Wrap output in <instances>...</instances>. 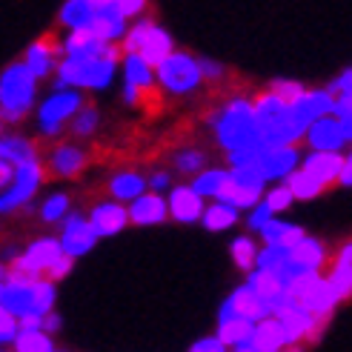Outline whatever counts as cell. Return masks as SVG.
Segmentation results:
<instances>
[{
  "label": "cell",
  "instance_id": "obj_11",
  "mask_svg": "<svg viewBox=\"0 0 352 352\" xmlns=\"http://www.w3.org/2000/svg\"><path fill=\"white\" fill-rule=\"evenodd\" d=\"M275 318L280 321V329H284V341H287V346L301 344L304 338L318 341V336H321V321L315 318L312 312H307L298 301L289 304L287 309H280Z\"/></svg>",
  "mask_w": 352,
  "mask_h": 352
},
{
  "label": "cell",
  "instance_id": "obj_31",
  "mask_svg": "<svg viewBox=\"0 0 352 352\" xmlns=\"http://www.w3.org/2000/svg\"><path fill=\"white\" fill-rule=\"evenodd\" d=\"M209 232H223V230H232L238 223V209L232 204H223V201H215L212 206H204V212L198 218Z\"/></svg>",
  "mask_w": 352,
  "mask_h": 352
},
{
  "label": "cell",
  "instance_id": "obj_19",
  "mask_svg": "<svg viewBox=\"0 0 352 352\" xmlns=\"http://www.w3.org/2000/svg\"><path fill=\"white\" fill-rule=\"evenodd\" d=\"M129 21L120 14V9L112 3V6H95V14H92V23H89V32L98 34L100 41L107 43H118L126 32Z\"/></svg>",
  "mask_w": 352,
  "mask_h": 352
},
{
  "label": "cell",
  "instance_id": "obj_46",
  "mask_svg": "<svg viewBox=\"0 0 352 352\" xmlns=\"http://www.w3.org/2000/svg\"><path fill=\"white\" fill-rule=\"evenodd\" d=\"M72 267H75V258H69V255L60 252L55 261L49 263V270H46L49 272V280H63L69 272H72Z\"/></svg>",
  "mask_w": 352,
  "mask_h": 352
},
{
  "label": "cell",
  "instance_id": "obj_58",
  "mask_svg": "<svg viewBox=\"0 0 352 352\" xmlns=\"http://www.w3.org/2000/svg\"><path fill=\"white\" fill-rule=\"evenodd\" d=\"M232 352H258V349H255V344H252V338H250V341L235 344V346H232Z\"/></svg>",
  "mask_w": 352,
  "mask_h": 352
},
{
  "label": "cell",
  "instance_id": "obj_29",
  "mask_svg": "<svg viewBox=\"0 0 352 352\" xmlns=\"http://www.w3.org/2000/svg\"><path fill=\"white\" fill-rule=\"evenodd\" d=\"M289 258L295 263H301V267L307 270H324V263H327V250H324V243L321 241H315V238H301L298 243L289 246Z\"/></svg>",
  "mask_w": 352,
  "mask_h": 352
},
{
  "label": "cell",
  "instance_id": "obj_61",
  "mask_svg": "<svg viewBox=\"0 0 352 352\" xmlns=\"http://www.w3.org/2000/svg\"><path fill=\"white\" fill-rule=\"evenodd\" d=\"M275 352H284V349H275ZM289 352H301V349H298V346L292 344V349H289Z\"/></svg>",
  "mask_w": 352,
  "mask_h": 352
},
{
  "label": "cell",
  "instance_id": "obj_1",
  "mask_svg": "<svg viewBox=\"0 0 352 352\" xmlns=\"http://www.w3.org/2000/svg\"><path fill=\"white\" fill-rule=\"evenodd\" d=\"M212 129H215V140L221 144L223 152L263 146L258 126H255L252 100H246V98H232L223 109H218L212 115Z\"/></svg>",
  "mask_w": 352,
  "mask_h": 352
},
{
  "label": "cell",
  "instance_id": "obj_10",
  "mask_svg": "<svg viewBox=\"0 0 352 352\" xmlns=\"http://www.w3.org/2000/svg\"><path fill=\"white\" fill-rule=\"evenodd\" d=\"M58 55L83 60V58H100V55H120V49L115 43L100 41L89 29H69V34L58 43Z\"/></svg>",
  "mask_w": 352,
  "mask_h": 352
},
{
  "label": "cell",
  "instance_id": "obj_34",
  "mask_svg": "<svg viewBox=\"0 0 352 352\" xmlns=\"http://www.w3.org/2000/svg\"><path fill=\"white\" fill-rule=\"evenodd\" d=\"M92 14H95V6L89 3V0H66V3L60 6L58 21L66 29H89Z\"/></svg>",
  "mask_w": 352,
  "mask_h": 352
},
{
  "label": "cell",
  "instance_id": "obj_53",
  "mask_svg": "<svg viewBox=\"0 0 352 352\" xmlns=\"http://www.w3.org/2000/svg\"><path fill=\"white\" fill-rule=\"evenodd\" d=\"M43 327V315L38 312H26L17 318V329H41Z\"/></svg>",
  "mask_w": 352,
  "mask_h": 352
},
{
  "label": "cell",
  "instance_id": "obj_54",
  "mask_svg": "<svg viewBox=\"0 0 352 352\" xmlns=\"http://www.w3.org/2000/svg\"><path fill=\"white\" fill-rule=\"evenodd\" d=\"M60 327H63V318H60L58 312H52V309H49V312L43 315V327H41V329H43V332H49V336H52V332H58Z\"/></svg>",
  "mask_w": 352,
  "mask_h": 352
},
{
  "label": "cell",
  "instance_id": "obj_63",
  "mask_svg": "<svg viewBox=\"0 0 352 352\" xmlns=\"http://www.w3.org/2000/svg\"><path fill=\"white\" fill-rule=\"evenodd\" d=\"M52 352H55V349H52Z\"/></svg>",
  "mask_w": 352,
  "mask_h": 352
},
{
  "label": "cell",
  "instance_id": "obj_50",
  "mask_svg": "<svg viewBox=\"0 0 352 352\" xmlns=\"http://www.w3.org/2000/svg\"><path fill=\"white\" fill-rule=\"evenodd\" d=\"M198 69H201V78H204V80H221V78L226 75L223 63L209 60V58H198Z\"/></svg>",
  "mask_w": 352,
  "mask_h": 352
},
{
  "label": "cell",
  "instance_id": "obj_42",
  "mask_svg": "<svg viewBox=\"0 0 352 352\" xmlns=\"http://www.w3.org/2000/svg\"><path fill=\"white\" fill-rule=\"evenodd\" d=\"M72 132L78 135V138H89V135H95V129H98V109H92V107H80L72 118Z\"/></svg>",
  "mask_w": 352,
  "mask_h": 352
},
{
  "label": "cell",
  "instance_id": "obj_15",
  "mask_svg": "<svg viewBox=\"0 0 352 352\" xmlns=\"http://www.w3.org/2000/svg\"><path fill=\"white\" fill-rule=\"evenodd\" d=\"M338 301H341V298H338L336 287H332L324 275L315 278V280H312V287H309L301 298H298V304H301L307 312H312L318 321H324L327 315H332V309H336Z\"/></svg>",
  "mask_w": 352,
  "mask_h": 352
},
{
  "label": "cell",
  "instance_id": "obj_24",
  "mask_svg": "<svg viewBox=\"0 0 352 352\" xmlns=\"http://www.w3.org/2000/svg\"><path fill=\"white\" fill-rule=\"evenodd\" d=\"M123 83L146 95L155 86V66H149L138 52H123Z\"/></svg>",
  "mask_w": 352,
  "mask_h": 352
},
{
  "label": "cell",
  "instance_id": "obj_27",
  "mask_svg": "<svg viewBox=\"0 0 352 352\" xmlns=\"http://www.w3.org/2000/svg\"><path fill=\"white\" fill-rule=\"evenodd\" d=\"M258 232H261V238L267 241V243L287 246V250H289L292 243H298V241H301V238L307 235V232L301 230V226H295V223H289V221H278L275 215H272L267 223H263Z\"/></svg>",
  "mask_w": 352,
  "mask_h": 352
},
{
  "label": "cell",
  "instance_id": "obj_44",
  "mask_svg": "<svg viewBox=\"0 0 352 352\" xmlns=\"http://www.w3.org/2000/svg\"><path fill=\"white\" fill-rule=\"evenodd\" d=\"M175 166H178V172H184V175H195L206 166V155L201 149H184V152L175 155Z\"/></svg>",
  "mask_w": 352,
  "mask_h": 352
},
{
  "label": "cell",
  "instance_id": "obj_32",
  "mask_svg": "<svg viewBox=\"0 0 352 352\" xmlns=\"http://www.w3.org/2000/svg\"><path fill=\"white\" fill-rule=\"evenodd\" d=\"M327 280H329L332 287H336L338 298H346V295H349V289H352V246H349V243L341 246L338 258L332 261V270H329Z\"/></svg>",
  "mask_w": 352,
  "mask_h": 352
},
{
  "label": "cell",
  "instance_id": "obj_25",
  "mask_svg": "<svg viewBox=\"0 0 352 352\" xmlns=\"http://www.w3.org/2000/svg\"><path fill=\"white\" fill-rule=\"evenodd\" d=\"M226 301H230V307L235 309V315H241V318H250V321H261V318H267V315H272L270 304L263 301V298H258L246 284L238 287L230 298H226Z\"/></svg>",
  "mask_w": 352,
  "mask_h": 352
},
{
  "label": "cell",
  "instance_id": "obj_37",
  "mask_svg": "<svg viewBox=\"0 0 352 352\" xmlns=\"http://www.w3.org/2000/svg\"><path fill=\"white\" fill-rule=\"evenodd\" d=\"M226 178H230V169H201V172H195V181L189 186L195 189L201 198H218Z\"/></svg>",
  "mask_w": 352,
  "mask_h": 352
},
{
  "label": "cell",
  "instance_id": "obj_14",
  "mask_svg": "<svg viewBox=\"0 0 352 352\" xmlns=\"http://www.w3.org/2000/svg\"><path fill=\"white\" fill-rule=\"evenodd\" d=\"M332 100H336V98H332L327 89H304L301 95L289 103V112H292L298 126L307 129L315 118L332 112Z\"/></svg>",
  "mask_w": 352,
  "mask_h": 352
},
{
  "label": "cell",
  "instance_id": "obj_12",
  "mask_svg": "<svg viewBox=\"0 0 352 352\" xmlns=\"http://www.w3.org/2000/svg\"><path fill=\"white\" fill-rule=\"evenodd\" d=\"M60 252L69 255V258H80L86 252H92L95 250V243H98V235L95 230L89 226V221L80 218V215H69L66 212V221H63V235H60Z\"/></svg>",
  "mask_w": 352,
  "mask_h": 352
},
{
  "label": "cell",
  "instance_id": "obj_9",
  "mask_svg": "<svg viewBox=\"0 0 352 352\" xmlns=\"http://www.w3.org/2000/svg\"><path fill=\"white\" fill-rule=\"evenodd\" d=\"M304 138H307V144L318 152H341L349 144L352 132L344 129V123L336 115H321L304 129Z\"/></svg>",
  "mask_w": 352,
  "mask_h": 352
},
{
  "label": "cell",
  "instance_id": "obj_41",
  "mask_svg": "<svg viewBox=\"0 0 352 352\" xmlns=\"http://www.w3.org/2000/svg\"><path fill=\"white\" fill-rule=\"evenodd\" d=\"M263 204H267L270 209H272V215H278V212H287V209L292 206V192H289V186L284 184V181H278V186H272V189H263Z\"/></svg>",
  "mask_w": 352,
  "mask_h": 352
},
{
  "label": "cell",
  "instance_id": "obj_20",
  "mask_svg": "<svg viewBox=\"0 0 352 352\" xmlns=\"http://www.w3.org/2000/svg\"><path fill=\"white\" fill-rule=\"evenodd\" d=\"M252 327H255V321L235 315V309L230 307V301H223L221 315H218V338H221V344L235 346L241 341H250L252 338Z\"/></svg>",
  "mask_w": 352,
  "mask_h": 352
},
{
  "label": "cell",
  "instance_id": "obj_23",
  "mask_svg": "<svg viewBox=\"0 0 352 352\" xmlns=\"http://www.w3.org/2000/svg\"><path fill=\"white\" fill-rule=\"evenodd\" d=\"M23 63L34 78L43 80V78H49L52 72H55V66H58V46H49V41H34L26 49Z\"/></svg>",
  "mask_w": 352,
  "mask_h": 352
},
{
  "label": "cell",
  "instance_id": "obj_43",
  "mask_svg": "<svg viewBox=\"0 0 352 352\" xmlns=\"http://www.w3.org/2000/svg\"><path fill=\"white\" fill-rule=\"evenodd\" d=\"M69 212V195H63V192H58V195H52L49 201H43L41 206V218L46 223H55V221H63Z\"/></svg>",
  "mask_w": 352,
  "mask_h": 352
},
{
  "label": "cell",
  "instance_id": "obj_38",
  "mask_svg": "<svg viewBox=\"0 0 352 352\" xmlns=\"http://www.w3.org/2000/svg\"><path fill=\"white\" fill-rule=\"evenodd\" d=\"M14 341V352H52V336L43 329H17Z\"/></svg>",
  "mask_w": 352,
  "mask_h": 352
},
{
  "label": "cell",
  "instance_id": "obj_56",
  "mask_svg": "<svg viewBox=\"0 0 352 352\" xmlns=\"http://www.w3.org/2000/svg\"><path fill=\"white\" fill-rule=\"evenodd\" d=\"M341 186H349L352 184V157H344V166L338 172V178H336Z\"/></svg>",
  "mask_w": 352,
  "mask_h": 352
},
{
  "label": "cell",
  "instance_id": "obj_16",
  "mask_svg": "<svg viewBox=\"0 0 352 352\" xmlns=\"http://www.w3.org/2000/svg\"><path fill=\"white\" fill-rule=\"evenodd\" d=\"M86 221H89L98 238H112L123 232V226L129 223V215H126V206H120V201H109V204H98Z\"/></svg>",
  "mask_w": 352,
  "mask_h": 352
},
{
  "label": "cell",
  "instance_id": "obj_21",
  "mask_svg": "<svg viewBox=\"0 0 352 352\" xmlns=\"http://www.w3.org/2000/svg\"><path fill=\"white\" fill-rule=\"evenodd\" d=\"M298 166L307 169L312 178H318L324 184V189H327L329 184H336L338 172L344 166V155L341 152H318V149H312Z\"/></svg>",
  "mask_w": 352,
  "mask_h": 352
},
{
  "label": "cell",
  "instance_id": "obj_30",
  "mask_svg": "<svg viewBox=\"0 0 352 352\" xmlns=\"http://www.w3.org/2000/svg\"><path fill=\"white\" fill-rule=\"evenodd\" d=\"M34 157H38V152H34L32 140L17 138V135H0V161L21 166L26 161H34Z\"/></svg>",
  "mask_w": 352,
  "mask_h": 352
},
{
  "label": "cell",
  "instance_id": "obj_39",
  "mask_svg": "<svg viewBox=\"0 0 352 352\" xmlns=\"http://www.w3.org/2000/svg\"><path fill=\"white\" fill-rule=\"evenodd\" d=\"M289 261V250L287 246H275V243H267L263 250H258V255H255V267H261V270H270V272H280V267Z\"/></svg>",
  "mask_w": 352,
  "mask_h": 352
},
{
  "label": "cell",
  "instance_id": "obj_13",
  "mask_svg": "<svg viewBox=\"0 0 352 352\" xmlns=\"http://www.w3.org/2000/svg\"><path fill=\"white\" fill-rule=\"evenodd\" d=\"M60 255V243L55 238H41L34 241L23 255H17L12 263V272H21V275H43L49 270V263Z\"/></svg>",
  "mask_w": 352,
  "mask_h": 352
},
{
  "label": "cell",
  "instance_id": "obj_48",
  "mask_svg": "<svg viewBox=\"0 0 352 352\" xmlns=\"http://www.w3.org/2000/svg\"><path fill=\"white\" fill-rule=\"evenodd\" d=\"M327 92H329L332 98H336V95H352V69H349V66L327 86Z\"/></svg>",
  "mask_w": 352,
  "mask_h": 352
},
{
  "label": "cell",
  "instance_id": "obj_47",
  "mask_svg": "<svg viewBox=\"0 0 352 352\" xmlns=\"http://www.w3.org/2000/svg\"><path fill=\"white\" fill-rule=\"evenodd\" d=\"M14 336H17V318L0 307V344H9Z\"/></svg>",
  "mask_w": 352,
  "mask_h": 352
},
{
  "label": "cell",
  "instance_id": "obj_7",
  "mask_svg": "<svg viewBox=\"0 0 352 352\" xmlns=\"http://www.w3.org/2000/svg\"><path fill=\"white\" fill-rule=\"evenodd\" d=\"M83 107V95L80 89H72V86H66V89H55L38 109V123H41V132L55 138L63 123L72 118L78 109Z\"/></svg>",
  "mask_w": 352,
  "mask_h": 352
},
{
  "label": "cell",
  "instance_id": "obj_8",
  "mask_svg": "<svg viewBox=\"0 0 352 352\" xmlns=\"http://www.w3.org/2000/svg\"><path fill=\"white\" fill-rule=\"evenodd\" d=\"M301 164V155H298V149H295V144H275V146H267L263 144L261 149H258V161H255V166L261 169V175H263V181H284L287 175Z\"/></svg>",
  "mask_w": 352,
  "mask_h": 352
},
{
  "label": "cell",
  "instance_id": "obj_22",
  "mask_svg": "<svg viewBox=\"0 0 352 352\" xmlns=\"http://www.w3.org/2000/svg\"><path fill=\"white\" fill-rule=\"evenodd\" d=\"M172 49H175L172 34H169L164 26H157V23L152 21L149 29H146V34H144V41H140V46H138V55L144 58L149 66H157Z\"/></svg>",
  "mask_w": 352,
  "mask_h": 352
},
{
  "label": "cell",
  "instance_id": "obj_3",
  "mask_svg": "<svg viewBox=\"0 0 352 352\" xmlns=\"http://www.w3.org/2000/svg\"><path fill=\"white\" fill-rule=\"evenodd\" d=\"M118 58L120 55H100V58H83V60H72L63 58L55 66V89H92L100 92L115 80L118 72Z\"/></svg>",
  "mask_w": 352,
  "mask_h": 352
},
{
  "label": "cell",
  "instance_id": "obj_60",
  "mask_svg": "<svg viewBox=\"0 0 352 352\" xmlns=\"http://www.w3.org/2000/svg\"><path fill=\"white\" fill-rule=\"evenodd\" d=\"M3 280H6V270L0 267V287H3Z\"/></svg>",
  "mask_w": 352,
  "mask_h": 352
},
{
  "label": "cell",
  "instance_id": "obj_62",
  "mask_svg": "<svg viewBox=\"0 0 352 352\" xmlns=\"http://www.w3.org/2000/svg\"><path fill=\"white\" fill-rule=\"evenodd\" d=\"M0 135H3V120H0Z\"/></svg>",
  "mask_w": 352,
  "mask_h": 352
},
{
  "label": "cell",
  "instance_id": "obj_33",
  "mask_svg": "<svg viewBox=\"0 0 352 352\" xmlns=\"http://www.w3.org/2000/svg\"><path fill=\"white\" fill-rule=\"evenodd\" d=\"M284 184L289 186V192H292L295 201H312V198H318L321 192H324V184H321L318 178H312L307 169H298V166L287 175Z\"/></svg>",
  "mask_w": 352,
  "mask_h": 352
},
{
  "label": "cell",
  "instance_id": "obj_36",
  "mask_svg": "<svg viewBox=\"0 0 352 352\" xmlns=\"http://www.w3.org/2000/svg\"><path fill=\"white\" fill-rule=\"evenodd\" d=\"M246 287H250L258 298H263L267 304H272V298H275L280 289H284L275 272L261 270V267H252V270H250V275H246Z\"/></svg>",
  "mask_w": 352,
  "mask_h": 352
},
{
  "label": "cell",
  "instance_id": "obj_49",
  "mask_svg": "<svg viewBox=\"0 0 352 352\" xmlns=\"http://www.w3.org/2000/svg\"><path fill=\"white\" fill-rule=\"evenodd\" d=\"M270 218H272V209H270L267 204H263V201H258V204L252 206V215H250V218H246V223H250V230H252V232H258V230H261V226H263V223H267Z\"/></svg>",
  "mask_w": 352,
  "mask_h": 352
},
{
  "label": "cell",
  "instance_id": "obj_17",
  "mask_svg": "<svg viewBox=\"0 0 352 352\" xmlns=\"http://www.w3.org/2000/svg\"><path fill=\"white\" fill-rule=\"evenodd\" d=\"M166 212L178 223H195L201 218V212H204V198L192 186H175L169 192Z\"/></svg>",
  "mask_w": 352,
  "mask_h": 352
},
{
  "label": "cell",
  "instance_id": "obj_57",
  "mask_svg": "<svg viewBox=\"0 0 352 352\" xmlns=\"http://www.w3.org/2000/svg\"><path fill=\"white\" fill-rule=\"evenodd\" d=\"M12 175H14V166H12V164H6V161H0V192H3V189L9 186Z\"/></svg>",
  "mask_w": 352,
  "mask_h": 352
},
{
  "label": "cell",
  "instance_id": "obj_45",
  "mask_svg": "<svg viewBox=\"0 0 352 352\" xmlns=\"http://www.w3.org/2000/svg\"><path fill=\"white\" fill-rule=\"evenodd\" d=\"M304 89H307V86H304L301 80H289V78H278V80L270 83V92H272L275 98H280L284 103H292Z\"/></svg>",
  "mask_w": 352,
  "mask_h": 352
},
{
  "label": "cell",
  "instance_id": "obj_52",
  "mask_svg": "<svg viewBox=\"0 0 352 352\" xmlns=\"http://www.w3.org/2000/svg\"><path fill=\"white\" fill-rule=\"evenodd\" d=\"M226 349H230V346L221 344V338L215 336V338H201V341H195L189 352H226Z\"/></svg>",
  "mask_w": 352,
  "mask_h": 352
},
{
  "label": "cell",
  "instance_id": "obj_6",
  "mask_svg": "<svg viewBox=\"0 0 352 352\" xmlns=\"http://www.w3.org/2000/svg\"><path fill=\"white\" fill-rule=\"evenodd\" d=\"M41 181H43V169L38 164V157H34V161L21 164V166H14V175H12L9 186L0 192V215L14 212V209L26 206L34 198V192H38Z\"/></svg>",
  "mask_w": 352,
  "mask_h": 352
},
{
  "label": "cell",
  "instance_id": "obj_59",
  "mask_svg": "<svg viewBox=\"0 0 352 352\" xmlns=\"http://www.w3.org/2000/svg\"><path fill=\"white\" fill-rule=\"evenodd\" d=\"M89 3H92V6H112L115 0H89Z\"/></svg>",
  "mask_w": 352,
  "mask_h": 352
},
{
  "label": "cell",
  "instance_id": "obj_18",
  "mask_svg": "<svg viewBox=\"0 0 352 352\" xmlns=\"http://www.w3.org/2000/svg\"><path fill=\"white\" fill-rule=\"evenodd\" d=\"M126 215L138 226H155V223H164L169 218L166 201L157 195V192H140L138 198H132V206L126 209Z\"/></svg>",
  "mask_w": 352,
  "mask_h": 352
},
{
  "label": "cell",
  "instance_id": "obj_5",
  "mask_svg": "<svg viewBox=\"0 0 352 352\" xmlns=\"http://www.w3.org/2000/svg\"><path fill=\"white\" fill-rule=\"evenodd\" d=\"M201 80L204 78L198 69V58L189 55V52L172 49L155 66V83H161V89H166L169 95H192L201 86Z\"/></svg>",
  "mask_w": 352,
  "mask_h": 352
},
{
  "label": "cell",
  "instance_id": "obj_28",
  "mask_svg": "<svg viewBox=\"0 0 352 352\" xmlns=\"http://www.w3.org/2000/svg\"><path fill=\"white\" fill-rule=\"evenodd\" d=\"M83 164H86L83 149H78V146H72V144L58 146L55 152H52V157H49L52 172L60 175V178H72V175H78V172L83 169Z\"/></svg>",
  "mask_w": 352,
  "mask_h": 352
},
{
  "label": "cell",
  "instance_id": "obj_2",
  "mask_svg": "<svg viewBox=\"0 0 352 352\" xmlns=\"http://www.w3.org/2000/svg\"><path fill=\"white\" fill-rule=\"evenodd\" d=\"M252 112H255L258 135H261V140L267 146H275V144H298V140L304 138V129L298 126L292 112H289V103L275 98L272 92L258 95L255 103H252Z\"/></svg>",
  "mask_w": 352,
  "mask_h": 352
},
{
  "label": "cell",
  "instance_id": "obj_4",
  "mask_svg": "<svg viewBox=\"0 0 352 352\" xmlns=\"http://www.w3.org/2000/svg\"><path fill=\"white\" fill-rule=\"evenodd\" d=\"M38 98V78H34L23 60L3 69L0 75V120L17 123L29 115Z\"/></svg>",
  "mask_w": 352,
  "mask_h": 352
},
{
  "label": "cell",
  "instance_id": "obj_26",
  "mask_svg": "<svg viewBox=\"0 0 352 352\" xmlns=\"http://www.w3.org/2000/svg\"><path fill=\"white\" fill-rule=\"evenodd\" d=\"M252 344L258 352H275V349H284V329H280V321L275 315H267V318L255 321L252 327Z\"/></svg>",
  "mask_w": 352,
  "mask_h": 352
},
{
  "label": "cell",
  "instance_id": "obj_55",
  "mask_svg": "<svg viewBox=\"0 0 352 352\" xmlns=\"http://www.w3.org/2000/svg\"><path fill=\"white\" fill-rule=\"evenodd\" d=\"M146 186H149V189H155V192H164V189H169V175H166V172H155L152 178L146 181Z\"/></svg>",
  "mask_w": 352,
  "mask_h": 352
},
{
  "label": "cell",
  "instance_id": "obj_51",
  "mask_svg": "<svg viewBox=\"0 0 352 352\" xmlns=\"http://www.w3.org/2000/svg\"><path fill=\"white\" fill-rule=\"evenodd\" d=\"M149 0H115V6L120 9V14L126 17V21H132V17H140L144 14Z\"/></svg>",
  "mask_w": 352,
  "mask_h": 352
},
{
  "label": "cell",
  "instance_id": "obj_35",
  "mask_svg": "<svg viewBox=\"0 0 352 352\" xmlns=\"http://www.w3.org/2000/svg\"><path fill=\"white\" fill-rule=\"evenodd\" d=\"M109 192L115 201H132L140 192H146V178L138 172H120L109 181Z\"/></svg>",
  "mask_w": 352,
  "mask_h": 352
},
{
  "label": "cell",
  "instance_id": "obj_40",
  "mask_svg": "<svg viewBox=\"0 0 352 352\" xmlns=\"http://www.w3.org/2000/svg\"><path fill=\"white\" fill-rule=\"evenodd\" d=\"M230 252H232V261L238 263V270L243 272H250L255 267V255H258V246L252 238H235L232 246H230Z\"/></svg>",
  "mask_w": 352,
  "mask_h": 352
}]
</instances>
